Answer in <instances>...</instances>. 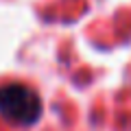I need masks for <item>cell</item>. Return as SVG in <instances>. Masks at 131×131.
Wrapping results in <instances>:
<instances>
[{
    "label": "cell",
    "instance_id": "6da1fadb",
    "mask_svg": "<svg viewBox=\"0 0 131 131\" xmlns=\"http://www.w3.org/2000/svg\"><path fill=\"white\" fill-rule=\"evenodd\" d=\"M0 116L28 127L42 116V98L24 83H7L0 88Z\"/></svg>",
    "mask_w": 131,
    "mask_h": 131
}]
</instances>
